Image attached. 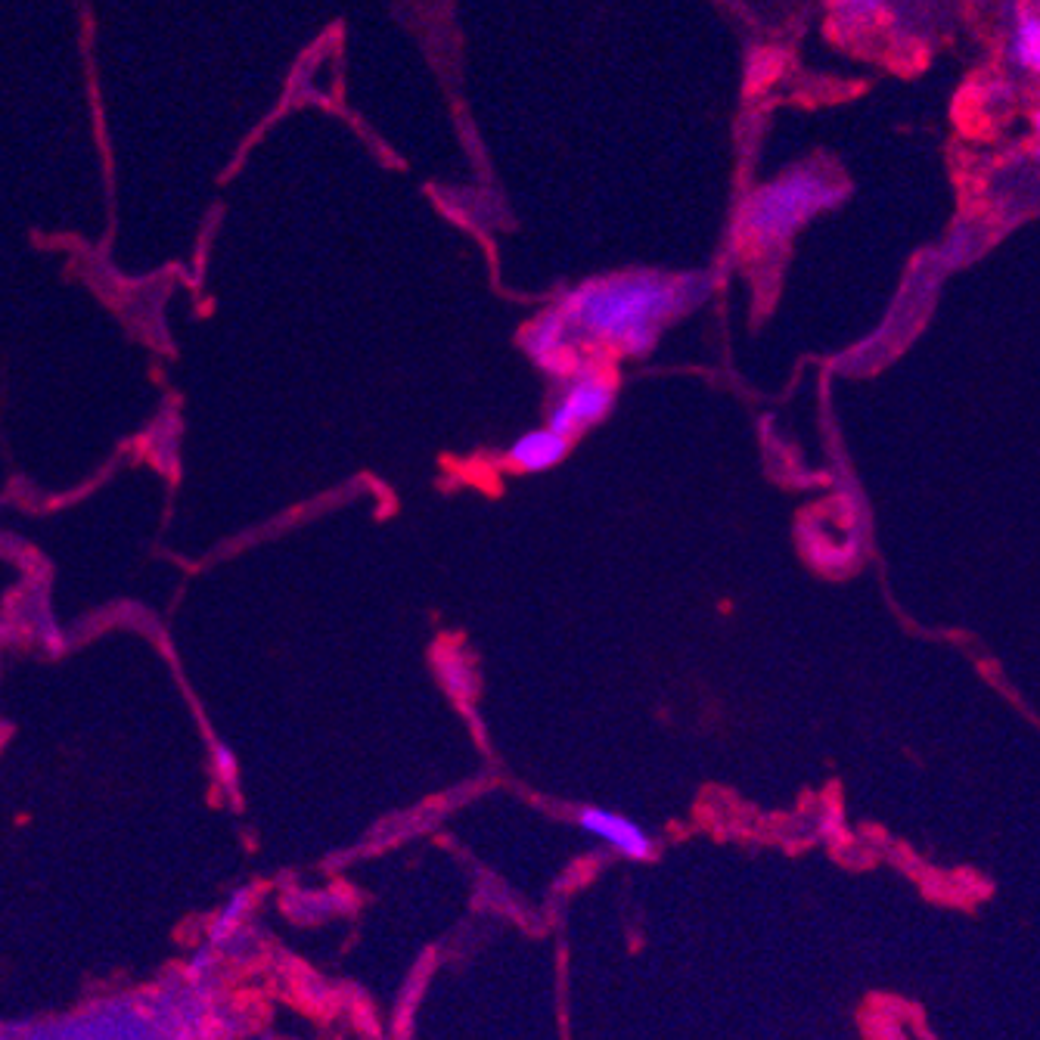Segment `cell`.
I'll return each instance as SVG.
<instances>
[{
    "label": "cell",
    "instance_id": "3957f363",
    "mask_svg": "<svg viewBox=\"0 0 1040 1040\" xmlns=\"http://www.w3.org/2000/svg\"><path fill=\"white\" fill-rule=\"evenodd\" d=\"M612 398H615L612 379L600 370H584L572 376L566 392H562V398L550 410L547 429H553L562 438H572L590 423H600L612 407Z\"/></svg>",
    "mask_w": 1040,
    "mask_h": 1040
},
{
    "label": "cell",
    "instance_id": "8992f818",
    "mask_svg": "<svg viewBox=\"0 0 1040 1040\" xmlns=\"http://www.w3.org/2000/svg\"><path fill=\"white\" fill-rule=\"evenodd\" d=\"M528 351L538 358L544 367H562L575 358V348L566 339V326H562L559 314L550 311L528 330Z\"/></svg>",
    "mask_w": 1040,
    "mask_h": 1040
},
{
    "label": "cell",
    "instance_id": "5b68a950",
    "mask_svg": "<svg viewBox=\"0 0 1040 1040\" xmlns=\"http://www.w3.org/2000/svg\"><path fill=\"white\" fill-rule=\"evenodd\" d=\"M569 451V438L556 435L553 429H534L516 438L507 451V460L522 472H541L556 466Z\"/></svg>",
    "mask_w": 1040,
    "mask_h": 1040
},
{
    "label": "cell",
    "instance_id": "277c9868",
    "mask_svg": "<svg viewBox=\"0 0 1040 1040\" xmlns=\"http://www.w3.org/2000/svg\"><path fill=\"white\" fill-rule=\"evenodd\" d=\"M578 823L584 832H590L593 839H603L612 851L631 857V860H646L652 854V839L634 820L621 817V814L587 808V811H581Z\"/></svg>",
    "mask_w": 1040,
    "mask_h": 1040
},
{
    "label": "cell",
    "instance_id": "7a4b0ae2",
    "mask_svg": "<svg viewBox=\"0 0 1040 1040\" xmlns=\"http://www.w3.org/2000/svg\"><path fill=\"white\" fill-rule=\"evenodd\" d=\"M845 193V184L823 168H798L767 184L742 205L739 230L749 249H777L820 208Z\"/></svg>",
    "mask_w": 1040,
    "mask_h": 1040
},
{
    "label": "cell",
    "instance_id": "52a82bcc",
    "mask_svg": "<svg viewBox=\"0 0 1040 1040\" xmlns=\"http://www.w3.org/2000/svg\"><path fill=\"white\" fill-rule=\"evenodd\" d=\"M1009 59L1013 66L1037 75L1040 69V19L1034 10H1025L1013 22V35H1009Z\"/></svg>",
    "mask_w": 1040,
    "mask_h": 1040
},
{
    "label": "cell",
    "instance_id": "6da1fadb",
    "mask_svg": "<svg viewBox=\"0 0 1040 1040\" xmlns=\"http://www.w3.org/2000/svg\"><path fill=\"white\" fill-rule=\"evenodd\" d=\"M699 283L693 277L662 274H618L572 292L566 305L556 308L566 339L640 354L656 342L659 326L696 299Z\"/></svg>",
    "mask_w": 1040,
    "mask_h": 1040
}]
</instances>
